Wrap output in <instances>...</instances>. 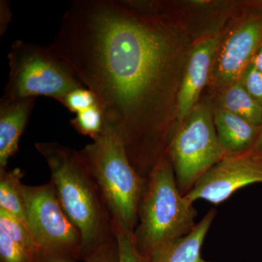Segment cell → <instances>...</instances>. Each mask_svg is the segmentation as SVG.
Returning <instances> with one entry per match:
<instances>
[{
  "label": "cell",
  "instance_id": "cell-23",
  "mask_svg": "<svg viewBox=\"0 0 262 262\" xmlns=\"http://www.w3.org/2000/svg\"><path fill=\"white\" fill-rule=\"evenodd\" d=\"M12 13L10 10V3L8 0H1L0 1V35L3 37L8 26L11 21Z\"/></svg>",
  "mask_w": 262,
  "mask_h": 262
},
{
  "label": "cell",
  "instance_id": "cell-14",
  "mask_svg": "<svg viewBox=\"0 0 262 262\" xmlns=\"http://www.w3.org/2000/svg\"><path fill=\"white\" fill-rule=\"evenodd\" d=\"M24 176L20 168H0V209L15 215L28 226L21 182Z\"/></svg>",
  "mask_w": 262,
  "mask_h": 262
},
{
  "label": "cell",
  "instance_id": "cell-2",
  "mask_svg": "<svg viewBox=\"0 0 262 262\" xmlns=\"http://www.w3.org/2000/svg\"><path fill=\"white\" fill-rule=\"evenodd\" d=\"M60 204L80 231L82 261L116 241L113 215L80 151L58 142H37Z\"/></svg>",
  "mask_w": 262,
  "mask_h": 262
},
{
  "label": "cell",
  "instance_id": "cell-13",
  "mask_svg": "<svg viewBox=\"0 0 262 262\" xmlns=\"http://www.w3.org/2000/svg\"><path fill=\"white\" fill-rule=\"evenodd\" d=\"M216 214L215 208L207 212L191 233L155 251L149 262H211L202 256V248Z\"/></svg>",
  "mask_w": 262,
  "mask_h": 262
},
{
  "label": "cell",
  "instance_id": "cell-25",
  "mask_svg": "<svg viewBox=\"0 0 262 262\" xmlns=\"http://www.w3.org/2000/svg\"><path fill=\"white\" fill-rule=\"evenodd\" d=\"M253 149L257 151L259 154L262 155V125H261V129H260L259 135H258L257 141H256Z\"/></svg>",
  "mask_w": 262,
  "mask_h": 262
},
{
  "label": "cell",
  "instance_id": "cell-7",
  "mask_svg": "<svg viewBox=\"0 0 262 262\" xmlns=\"http://www.w3.org/2000/svg\"><path fill=\"white\" fill-rule=\"evenodd\" d=\"M167 155L182 195L227 156L217 136L213 114L208 105L196 104L187 118L177 126Z\"/></svg>",
  "mask_w": 262,
  "mask_h": 262
},
{
  "label": "cell",
  "instance_id": "cell-6",
  "mask_svg": "<svg viewBox=\"0 0 262 262\" xmlns=\"http://www.w3.org/2000/svg\"><path fill=\"white\" fill-rule=\"evenodd\" d=\"M27 225L37 248V262L82 261L80 231L60 204L53 184H24Z\"/></svg>",
  "mask_w": 262,
  "mask_h": 262
},
{
  "label": "cell",
  "instance_id": "cell-4",
  "mask_svg": "<svg viewBox=\"0 0 262 262\" xmlns=\"http://www.w3.org/2000/svg\"><path fill=\"white\" fill-rule=\"evenodd\" d=\"M80 153L102 193L113 220L134 230L146 179L141 178L131 165L121 137L106 124L103 134Z\"/></svg>",
  "mask_w": 262,
  "mask_h": 262
},
{
  "label": "cell",
  "instance_id": "cell-8",
  "mask_svg": "<svg viewBox=\"0 0 262 262\" xmlns=\"http://www.w3.org/2000/svg\"><path fill=\"white\" fill-rule=\"evenodd\" d=\"M259 183H262V155L252 149L226 156L184 196L192 203L203 200L219 205L242 188Z\"/></svg>",
  "mask_w": 262,
  "mask_h": 262
},
{
  "label": "cell",
  "instance_id": "cell-9",
  "mask_svg": "<svg viewBox=\"0 0 262 262\" xmlns=\"http://www.w3.org/2000/svg\"><path fill=\"white\" fill-rule=\"evenodd\" d=\"M257 9L258 13L234 29L220 48L215 77L221 86L238 81L262 45V10Z\"/></svg>",
  "mask_w": 262,
  "mask_h": 262
},
{
  "label": "cell",
  "instance_id": "cell-12",
  "mask_svg": "<svg viewBox=\"0 0 262 262\" xmlns=\"http://www.w3.org/2000/svg\"><path fill=\"white\" fill-rule=\"evenodd\" d=\"M213 121L221 145L227 155L241 154L254 147L261 127L221 107L215 110Z\"/></svg>",
  "mask_w": 262,
  "mask_h": 262
},
{
  "label": "cell",
  "instance_id": "cell-20",
  "mask_svg": "<svg viewBox=\"0 0 262 262\" xmlns=\"http://www.w3.org/2000/svg\"><path fill=\"white\" fill-rule=\"evenodd\" d=\"M0 262H35L28 253L0 231Z\"/></svg>",
  "mask_w": 262,
  "mask_h": 262
},
{
  "label": "cell",
  "instance_id": "cell-27",
  "mask_svg": "<svg viewBox=\"0 0 262 262\" xmlns=\"http://www.w3.org/2000/svg\"><path fill=\"white\" fill-rule=\"evenodd\" d=\"M262 262V261H261Z\"/></svg>",
  "mask_w": 262,
  "mask_h": 262
},
{
  "label": "cell",
  "instance_id": "cell-10",
  "mask_svg": "<svg viewBox=\"0 0 262 262\" xmlns=\"http://www.w3.org/2000/svg\"><path fill=\"white\" fill-rule=\"evenodd\" d=\"M220 47V37L203 39L193 48L187 71L177 96V126L182 124L196 106L202 90L206 85L213 57Z\"/></svg>",
  "mask_w": 262,
  "mask_h": 262
},
{
  "label": "cell",
  "instance_id": "cell-3",
  "mask_svg": "<svg viewBox=\"0 0 262 262\" xmlns=\"http://www.w3.org/2000/svg\"><path fill=\"white\" fill-rule=\"evenodd\" d=\"M196 216L194 203L179 191L166 155L146 179L134 231L138 251L149 258L160 248L185 237L195 228Z\"/></svg>",
  "mask_w": 262,
  "mask_h": 262
},
{
  "label": "cell",
  "instance_id": "cell-16",
  "mask_svg": "<svg viewBox=\"0 0 262 262\" xmlns=\"http://www.w3.org/2000/svg\"><path fill=\"white\" fill-rule=\"evenodd\" d=\"M0 231L37 262V248L28 226L16 216L0 209Z\"/></svg>",
  "mask_w": 262,
  "mask_h": 262
},
{
  "label": "cell",
  "instance_id": "cell-11",
  "mask_svg": "<svg viewBox=\"0 0 262 262\" xmlns=\"http://www.w3.org/2000/svg\"><path fill=\"white\" fill-rule=\"evenodd\" d=\"M36 99L0 101V168H6L10 158L16 154L19 141L27 127Z\"/></svg>",
  "mask_w": 262,
  "mask_h": 262
},
{
  "label": "cell",
  "instance_id": "cell-1",
  "mask_svg": "<svg viewBox=\"0 0 262 262\" xmlns=\"http://www.w3.org/2000/svg\"><path fill=\"white\" fill-rule=\"evenodd\" d=\"M167 32L123 2L75 0L51 45L96 96L105 122L121 137L140 175L155 168L173 137L160 114L171 58Z\"/></svg>",
  "mask_w": 262,
  "mask_h": 262
},
{
  "label": "cell",
  "instance_id": "cell-24",
  "mask_svg": "<svg viewBox=\"0 0 262 262\" xmlns=\"http://www.w3.org/2000/svg\"><path fill=\"white\" fill-rule=\"evenodd\" d=\"M251 63L254 66L255 68L262 74V45L258 48L256 55L253 57Z\"/></svg>",
  "mask_w": 262,
  "mask_h": 262
},
{
  "label": "cell",
  "instance_id": "cell-5",
  "mask_svg": "<svg viewBox=\"0 0 262 262\" xmlns=\"http://www.w3.org/2000/svg\"><path fill=\"white\" fill-rule=\"evenodd\" d=\"M8 61L9 77L0 101L46 96L60 102L71 91L85 88L51 46L15 41L10 46Z\"/></svg>",
  "mask_w": 262,
  "mask_h": 262
},
{
  "label": "cell",
  "instance_id": "cell-26",
  "mask_svg": "<svg viewBox=\"0 0 262 262\" xmlns=\"http://www.w3.org/2000/svg\"><path fill=\"white\" fill-rule=\"evenodd\" d=\"M254 5L256 8L262 10V0L261 1L256 2V3H254Z\"/></svg>",
  "mask_w": 262,
  "mask_h": 262
},
{
  "label": "cell",
  "instance_id": "cell-17",
  "mask_svg": "<svg viewBox=\"0 0 262 262\" xmlns=\"http://www.w3.org/2000/svg\"><path fill=\"white\" fill-rule=\"evenodd\" d=\"M71 124L79 134L89 136L93 140L103 134L106 125L102 110L98 104L76 114Z\"/></svg>",
  "mask_w": 262,
  "mask_h": 262
},
{
  "label": "cell",
  "instance_id": "cell-15",
  "mask_svg": "<svg viewBox=\"0 0 262 262\" xmlns=\"http://www.w3.org/2000/svg\"><path fill=\"white\" fill-rule=\"evenodd\" d=\"M220 103L221 108L261 127L262 104L248 94L239 80L226 88L221 95Z\"/></svg>",
  "mask_w": 262,
  "mask_h": 262
},
{
  "label": "cell",
  "instance_id": "cell-21",
  "mask_svg": "<svg viewBox=\"0 0 262 262\" xmlns=\"http://www.w3.org/2000/svg\"><path fill=\"white\" fill-rule=\"evenodd\" d=\"M246 91L262 104V74L251 63L239 80Z\"/></svg>",
  "mask_w": 262,
  "mask_h": 262
},
{
  "label": "cell",
  "instance_id": "cell-18",
  "mask_svg": "<svg viewBox=\"0 0 262 262\" xmlns=\"http://www.w3.org/2000/svg\"><path fill=\"white\" fill-rule=\"evenodd\" d=\"M114 221L115 238L118 248L119 262H149L136 248L134 231L119 221Z\"/></svg>",
  "mask_w": 262,
  "mask_h": 262
},
{
  "label": "cell",
  "instance_id": "cell-19",
  "mask_svg": "<svg viewBox=\"0 0 262 262\" xmlns=\"http://www.w3.org/2000/svg\"><path fill=\"white\" fill-rule=\"evenodd\" d=\"M60 103L75 114L98 104L97 98L94 93L86 88H80L71 91L66 95Z\"/></svg>",
  "mask_w": 262,
  "mask_h": 262
},
{
  "label": "cell",
  "instance_id": "cell-22",
  "mask_svg": "<svg viewBox=\"0 0 262 262\" xmlns=\"http://www.w3.org/2000/svg\"><path fill=\"white\" fill-rule=\"evenodd\" d=\"M84 262H119L116 241L100 248L84 259Z\"/></svg>",
  "mask_w": 262,
  "mask_h": 262
}]
</instances>
